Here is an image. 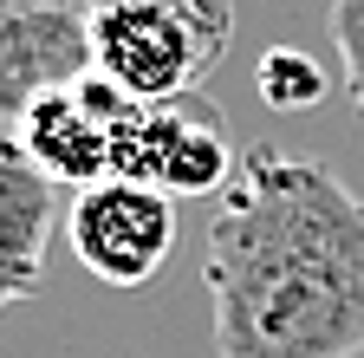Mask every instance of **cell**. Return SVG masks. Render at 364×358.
I'll list each match as a JSON object with an SVG mask.
<instances>
[{
	"label": "cell",
	"mask_w": 364,
	"mask_h": 358,
	"mask_svg": "<svg viewBox=\"0 0 364 358\" xmlns=\"http://www.w3.org/2000/svg\"><path fill=\"white\" fill-rule=\"evenodd\" d=\"M235 7L221 0H105L91 7L98 78L136 105H182L228 59Z\"/></svg>",
	"instance_id": "obj_2"
},
{
	"label": "cell",
	"mask_w": 364,
	"mask_h": 358,
	"mask_svg": "<svg viewBox=\"0 0 364 358\" xmlns=\"http://www.w3.org/2000/svg\"><path fill=\"white\" fill-rule=\"evenodd\" d=\"M53 228V183L0 137V293L20 306L39 287V254Z\"/></svg>",
	"instance_id": "obj_7"
},
{
	"label": "cell",
	"mask_w": 364,
	"mask_h": 358,
	"mask_svg": "<svg viewBox=\"0 0 364 358\" xmlns=\"http://www.w3.org/2000/svg\"><path fill=\"white\" fill-rule=\"evenodd\" d=\"M53 189H98L111 183V130L98 124V111H91L78 92H53V98H39L26 105L7 130H0Z\"/></svg>",
	"instance_id": "obj_6"
},
{
	"label": "cell",
	"mask_w": 364,
	"mask_h": 358,
	"mask_svg": "<svg viewBox=\"0 0 364 358\" xmlns=\"http://www.w3.org/2000/svg\"><path fill=\"white\" fill-rule=\"evenodd\" d=\"M202 287L215 358L364 352V202L299 150H247L208 215Z\"/></svg>",
	"instance_id": "obj_1"
},
{
	"label": "cell",
	"mask_w": 364,
	"mask_h": 358,
	"mask_svg": "<svg viewBox=\"0 0 364 358\" xmlns=\"http://www.w3.org/2000/svg\"><path fill=\"white\" fill-rule=\"evenodd\" d=\"M78 98L98 111L111 130V183H144L163 196H221L235 183V144H228V117L208 98H182V105H136L117 85L91 72L78 85Z\"/></svg>",
	"instance_id": "obj_3"
},
{
	"label": "cell",
	"mask_w": 364,
	"mask_h": 358,
	"mask_svg": "<svg viewBox=\"0 0 364 358\" xmlns=\"http://www.w3.org/2000/svg\"><path fill=\"white\" fill-rule=\"evenodd\" d=\"M65 235L91 280L144 287L163 274V260L176 248V196L144 189V183H98L72 202Z\"/></svg>",
	"instance_id": "obj_4"
},
{
	"label": "cell",
	"mask_w": 364,
	"mask_h": 358,
	"mask_svg": "<svg viewBox=\"0 0 364 358\" xmlns=\"http://www.w3.org/2000/svg\"><path fill=\"white\" fill-rule=\"evenodd\" d=\"M254 85H260V98H267L273 111H312L318 98H326V72H318L312 53H299V46H273V53L260 59Z\"/></svg>",
	"instance_id": "obj_8"
},
{
	"label": "cell",
	"mask_w": 364,
	"mask_h": 358,
	"mask_svg": "<svg viewBox=\"0 0 364 358\" xmlns=\"http://www.w3.org/2000/svg\"><path fill=\"white\" fill-rule=\"evenodd\" d=\"M91 72H98L91 7H65V0H7L0 7V130L39 98L78 92Z\"/></svg>",
	"instance_id": "obj_5"
},
{
	"label": "cell",
	"mask_w": 364,
	"mask_h": 358,
	"mask_svg": "<svg viewBox=\"0 0 364 358\" xmlns=\"http://www.w3.org/2000/svg\"><path fill=\"white\" fill-rule=\"evenodd\" d=\"M332 39H338V53H345V85H351V98L364 111V0L332 7Z\"/></svg>",
	"instance_id": "obj_9"
}]
</instances>
